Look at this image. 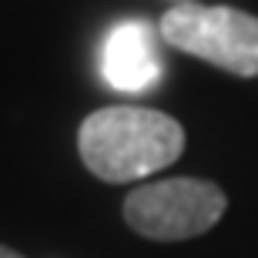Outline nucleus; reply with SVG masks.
Segmentation results:
<instances>
[{"instance_id":"1","label":"nucleus","mask_w":258,"mask_h":258,"mask_svg":"<svg viewBox=\"0 0 258 258\" xmlns=\"http://www.w3.org/2000/svg\"><path fill=\"white\" fill-rule=\"evenodd\" d=\"M77 151L94 178L127 184L178 161L184 151V127L154 107L111 104L81 121Z\"/></svg>"},{"instance_id":"2","label":"nucleus","mask_w":258,"mask_h":258,"mask_svg":"<svg viewBox=\"0 0 258 258\" xmlns=\"http://www.w3.org/2000/svg\"><path fill=\"white\" fill-rule=\"evenodd\" d=\"M164 44L235 77H258V17L235 7L181 0L158 24Z\"/></svg>"},{"instance_id":"3","label":"nucleus","mask_w":258,"mask_h":258,"mask_svg":"<svg viewBox=\"0 0 258 258\" xmlns=\"http://www.w3.org/2000/svg\"><path fill=\"white\" fill-rule=\"evenodd\" d=\"M228 208V198L215 181L168 178L141 184L124 198L127 228L151 241H184L215 228Z\"/></svg>"},{"instance_id":"4","label":"nucleus","mask_w":258,"mask_h":258,"mask_svg":"<svg viewBox=\"0 0 258 258\" xmlns=\"http://www.w3.org/2000/svg\"><path fill=\"white\" fill-rule=\"evenodd\" d=\"M101 71L114 91H124V94L151 91L161 77V60H158L151 24L148 20H121L104 40Z\"/></svg>"},{"instance_id":"5","label":"nucleus","mask_w":258,"mask_h":258,"mask_svg":"<svg viewBox=\"0 0 258 258\" xmlns=\"http://www.w3.org/2000/svg\"><path fill=\"white\" fill-rule=\"evenodd\" d=\"M0 258H24V255L14 251V248H7V245H0Z\"/></svg>"}]
</instances>
